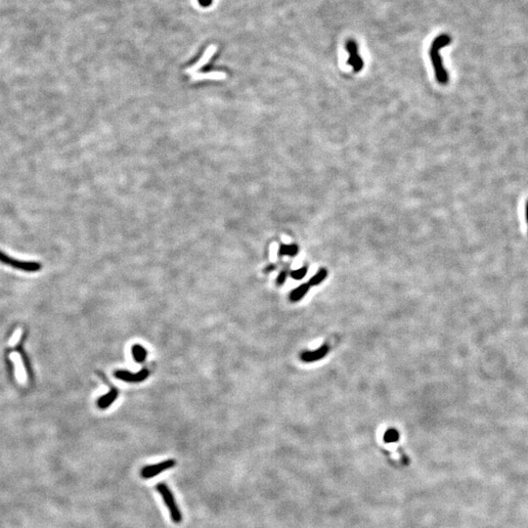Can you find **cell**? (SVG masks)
Returning <instances> with one entry per match:
<instances>
[{
  "instance_id": "cell-4",
  "label": "cell",
  "mask_w": 528,
  "mask_h": 528,
  "mask_svg": "<svg viewBox=\"0 0 528 528\" xmlns=\"http://www.w3.org/2000/svg\"><path fill=\"white\" fill-rule=\"evenodd\" d=\"M175 461L173 459H169L163 462H160L155 465H150L141 470V477L144 479H149L152 477H155L157 475L161 474L162 472H165L169 469H172L175 466Z\"/></svg>"
},
{
  "instance_id": "cell-8",
  "label": "cell",
  "mask_w": 528,
  "mask_h": 528,
  "mask_svg": "<svg viewBox=\"0 0 528 528\" xmlns=\"http://www.w3.org/2000/svg\"><path fill=\"white\" fill-rule=\"evenodd\" d=\"M10 359L15 363L16 377H17L18 382L22 385H25L26 383V370L24 367V363H23L21 355L18 352H13L10 354Z\"/></svg>"
},
{
  "instance_id": "cell-5",
  "label": "cell",
  "mask_w": 528,
  "mask_h": 528,
  "mask_svg": "<svg viewBox=\"0 0 528 528\" xmlns=\"http://www.w3.org/2000/svg\"><path fill=\"white\" fill-rule=\"evenodd\" d=\"M217 51V46L215 44H211L210 46H208L205 50L204 54L202 55V57L198 60L197 63H195L194 65L190 66L189 68H187L185 70V73L189 76L193 75V74H196L198 73V71H200L202 68H204L208 63H210V61L211 60V58L213 57V55Z\"/></svg>"
},
{
  "instance_id": "cell-13",
  "label": "cell",
  "mask_w": 528,
  "mask_h": 528,
  "mask_svg": "<svg viewBox=\"0 0 528 528\" xmlns=\"http://www.w3.org/2000/svg\"><path fill=\"white\" fill-rule=\"evenodd\" d=\"M309 284H302L292 290L290 294V301H298L299 299H301L309 290Z\"/></svg>"
},
{
  "instance_id": "cell-10",
  "label": "cell",
  "mask_w": 528,
  "mask_h": 528,
  "mask_svg": "<svg viewBox=\"0 0 528 528\" xmlns=\"http://www.w3.org/2000/svg\"><path fill=\"white\" fill-rule=\"evenodd\" d=\"M191 81H201V80H223L226 79V74L224 72L212 71L209 73H196L190 76Z\"/></svg>"
},
{
  "instance_id": "cell-19",
  "label": "cell",
  "mask_w": 528,
  "mask_h": 528,
  "mask_svg": "<svg viewBox=\"0 0 528 528\" xmlns=\"http://www.w3.org/2000/svg\"><path fill=\"white\" fill-rule=\"evenodd\" d=\"M286 279H287V272H285V271L281 272L280 275L278 276V279H277V283H278V285H283V284L285 283Z\"/></svg>"
},
{
  "instance_id": "cell-18",
  "label": "cell",
  "mask_w": 528,
  "mask_h": 528,
  "mask_svg": "<svg viewBox=\"0 0 528 528\" xmlns=\"http://www.w3.org/2000/svg\"><path fill=\"white\" fill-rule=\"evenodd\" d=\"M22 334H23V330L21 328L17 329L16 332L14 333L13 337L10 339V342H9V345L10 346H15L17 343H19L21 337H22Z\"/></svg>"
},
{
  "instance_id": "cell-14",
  "label": "cell",
  "mask_w": 528,
  "mask_h": 528,
  "mask_svg": "<svg viewBox=\"0 0 528 528\" xmlns=\"http://www.w3.org/2000/svg\"><path fill=\"white\" fill-rule=\"evenodd\" d=\"M298 253V247L296 245H282L279 249L280 257L293 258Z\"/></svg>"
},
{
  "instance_id": "cell-3",
  "label": "cell",
  "mask_w": 528,
  "mask_h": 528,
  "mask_svg": "<svg viewBox=\"0 0 528 528\" xmlns=\"http://www.w3.org/2000/svg\"><path fill=\"white\" fill-rule=\"evenodd\" d=\"M345 48H346L347 53L349 54V59L347 61V64L352 67L355 73H359L364 67V62L358 53L357 43L353 39H348L345 43Z\"/></svg>"
},
{
  "instance_id": "cell-11",
  "label": "cell",
  "mask_w": 528,
  "mask_h": 528,
  "mask_svg": "<svg viewBox=\"0 0 528 528\" xmlns=\"http://www.w3.org/2000/svg\"><path fill=\"white\" fill-rule=\"evenodd\" d=\"M117 397H118V391L116 389H112L109 394H107L98 399L97 404L99 408L106 409L109 406H111V404L117 399Z\"/></svg>"
},
{
  "instance_id": "cell-1",
  "label": "cell",
  "mask_w": 528,
  "mask_h": 528,
  "mask_svg": "<svg viewBox=\"0 0 528 528\" xmlns=\"http://www.w3.org/2000/svg\"><path fill=\"white\" fill-rule=\"evenodd\" d=\"M452 41L451 36H449L447 33H443L438 35L431 43L430 49H429V57L433 66V70L435 73V79L437 82L441 85H445L448 83L449 76L447 71L444 68L442 58L440 56V49L447 46Z\"/></svg>"
},
{
  "instance_id": "cell-15",
  "label": "cell",
  "mask_w": 528,
  "mask_h": 528,
  "mask_svg": "<svg viewBox=\"0 0 528 528\" xmlns=\"http://www.w3.org/2000/svg\"><path fill=\"white\" fill-rule=\"evenodd\" d=\"M326 277H327V270L322 268L310 279L308 284L310 286H316L318 284H320L321 282H323L326 279Z\"/></svg>"
},
{
  "instance_id": "cell-17",
  "label": "cell",
  "mask_w": 528,
  "mask_h": 528,
  "mask_svg": "<svg viewBox=\"0 0 528 528\" xmlns=\"http://www.w3.org/2000/svg\"><path fill=\"white\" fill-rule=\"evenodd\" d=\"M306 273H307V268L306 267H302V268H299V269L291 272L290 276L294 280H301L302 278H304Z\"/></svg>"
},
{
  "instance_id": "cell-20",
  "label": "cell",
  "mask_w": 528,
  "mask_h": 528,
  "mask_svg": "<svg viewBox=\"0 0 528 528\" xmlns=\"http://www.w3.org/2000/svg\"><path fill=\"white\" fill-rule=\"evenodd\" d=\"M526 218H527V222H528V200L527 201V204H526Z\"/></svg>"
},
{
  "instance_id": "cell-2",
  "label": "cell",
  "mask_w": 528,
  "mask_h": 528,
  "mask_svg": "<svg viewBox=\"0 0 528 528\" xmlns=\"http://www.w3.org/2000/svg\"><path fill=\"white\" fill-rule=\"evenodd\" d=\"M156 488H157V491L160 494V496L162 497L165 506L167 507V509L169 511L170 518H171L172 522L174 524H180L181 521H182V515H181V512H180V510H179V508L177 506V503L174 499V496L171 493V491L168 488V486L166 484H164V483H158Z\"/></svg>"
},
{
  "instance_id": "cell-12",
  "label": "cell",
  "mask_w": 528,
  "mask_h": 528,
  "mask_svg": "<svg viewBox=\"0 0 528 528\" xmlns=\"http://www.w3.org/2000/svg\"><path fill=\"white\" fill-rule=\"evenodd\" d=\"M132 355L136 362L142 363L146 360L147 350L140 344H135L132 346Z\"/></svg>"
},
{
  "instance_id": "cell-7",
  "label": "cell",
  "mask_w": 528,
  "mask_h": 528,
  "mask_svg": "<svg viewBox=\"0 0 528 528\" xmlns=\"http://www.w3.org/2000/svg\"><path fill=\"white\" fill-rule=\"evenodd\" d=\"M149 376V371L145 368L141 370L140 372H138L137 374H132L130 373L128 371H117L115 373V377L118 378L119 380H122V381H125V382H128V383H139V382H143L144 380H146Z\"/></svg>"
},
{
  "instance_id": "cell-16",
  "label": "cell",
  "mask_w": 528,
  "mask_h": 528,
  "mask_svg": "<svg viewBox=\"0 0 528 528\" xmlns=\"http://www.w3.org/2000/svg\"><path fill=\"white\" fill-rule=\"evenodd\" d=\"M399 439V432L395 428H390L385 432L384 440L386 443H393L396 442Z\"/></svg>"
},
{
  "instance_id": "cell-9",
  "label": "cell",
  "mask_w": 528,
  "mask_h": 528,
  "mask_svg": "<svg viewBox=\"0 0 528 528\" xmlns=\"http://www.w3.org/2000/svg\"><path fill=\"white\" fill-rule=\"evenodd\" d=\"M329 352V346L328 345H322L316 350L313 351H306L301 354V360L304 362H314L318 361L322 358H324Z\"/></svg>"
},
{
  "instance_id": "cell-6",
  "label": "cell",
  "mask_w": 528,
  "mask_h": 528,
  "mask_svg": "<svg viewBox=\"0 0 528 528\" xmlns=\"http://www.w3.org/2000/svg\"><path fill=\"white\" fill-rule=\"evenodd\" d=\"M0 262L2 264H7V265H10L14 268H18V269H22L24 271H28V272H32V271H38L40 268H41V265L37 263H26V262H20V261H16L14 259H11L9 258L7 255H5L4 253H2L0 251Z\"/></svg>"
}]
</instances>
